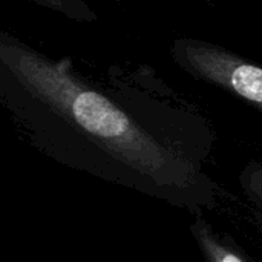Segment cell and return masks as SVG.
<instances>
[{
	"label": "cell",
	"mask_w": 262,
	"mask_h": 262,
	"mask_svg": "<svg viewBox=\"0 0 262 262\" xmlns=\"http://www.w3.org/2000/svg\"><path fill=\"white\" fill-rule=\"evenodd\" d=\"M2 84L61 121L114 163L160 192L195 190L200 170L150 134L111 94L89 81L71 58L48 57L8 32L0 34Z\"/></svg>",
	"instance_id": "6da1fadb"
},
{
	"label": "cell",
	"mask_w": 262,
	"mask_h": 262,
	"mask_svg": "<svg viewBox=\"0 0 262 262\" xmlns=\"http://www.w3.org/2000/svg\"><path fill=\"white\" fill-rule=\"evenodd\" d=\"M170 55L190 77L213 84L262 112V66L224 46L192 37L173 40Z\"/></svg>",
	"instance_id": "7a4b0ae2"
},
{
	"label": "cell",
	"mask_w": 262,
	"mask_h": 262,
	"mask_svg": "<svg viewBox=\"0 0 262 262\" xmlns=\"http://www.w3.org/2000/svg\"><path fill=\"white\" fill-rule=\"evenodd\" d=\"M192 232L207 262H247L236 249H233L210 227H207L206 223L196 221L192 226Z\"/></svg>",
	"instance_id": "3957f363"
},
{
	"label": "cell",
	"mask_w": 262,
	"mask_h": 262,
	"mask_svg": "<svg viewBox=\"0 0 262 262\" xmlns=\"http://www.w3.org/2000/svg\"><path fill=\"white\" fill-rule=\"evenodd\" d=\"M28 2L45 6L78 23H95L98 20L95 11L83 0H28Z\"/></svg>",
	"instance_id": "277c9868"
},
{
	"label": "cell",
	"mask_w": 262,
	"mask_h": 262,
	"mask_svg": "<svg viewBox=\"0 0 262 262\" xmlns=\"http://www.w3.org/2000/svg\"><path fill=\"white\" fill-rule=\"evenodd\" d=\"M244 190L262 212V164H252L241 177Z\"/></svg>",
	"instance_id": "5b68a950"
}]
</instances>
